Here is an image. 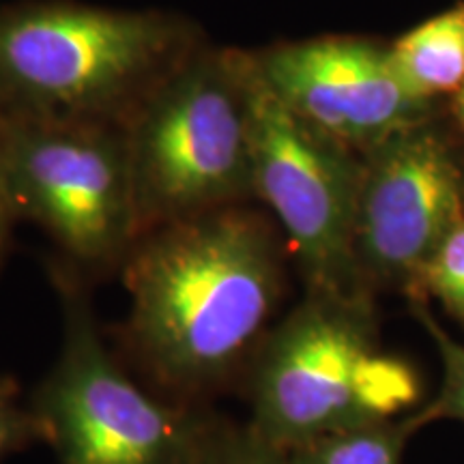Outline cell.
I'll return each instance as SVG.
<instances>
[{
	"label": "cell",
	"mask_w": 464,
	"mask_h": 464,
	"mask_svg": "<svg viewBox=\"0 0 464 464\" xmlns=\"http://www.w3.org/2000/svg\"><path fill=\"white\" fill-rule=\"evenodd\" d=\"M286 241L252 202L144 232L121 276L127 348L166 392L218 390L249 365L286 284Z\"/></svg>",
	"instance_id": "cell-1"
},
{
	"label": "cell",
	"mask_w": 464,
	"mask_h": 464,
	"mask_svg": "<svg viewBox=\"0 0 464 464\" xmlns=\"http://www.w3.org/2000/svg\"><path fill=\"white\" fill-rule=\"evenodd\" d=\"M205 42L191 17L166 9L0 5V114L125 131Z\"/></svg>",
	"instance_id": "cell-2"
},
{
	"label": "cell",
	"mask_w": 464,
	"mask_h": 464,
	"mask_svg": "<svg viewBox=\"0 0 464 464\" xmlns=\"http://www.w3.org/2000/svg\"><path fill=\"white\" fill-rule=\"evenodd\" d=\"M247 393V426L288 454L413 413L421 387L413 365L382 351L372 293L305 290L249 362Z\"/></svg>",
	"instance_id": "cell-3"
},
{
	"label": "cell",
	"mask_w": 464,
	"mask_h": 464,
	"mask_svg": "<svg viewBox=\"0 0 464 464\" xmlns=\"http://www.w3.org/2000/svg\"><path fill=\"white\" fill-rule=\"evenodd\" d=\"M256 95L252 50L207 39L144 103L125 130L140 237L254 202Z\"/></svg>",
	"instance_id": "cell-4"
},
{
	"label": "cell",
	"mask_w": 464,
	"mask_h": 464,
	"mask_svg": "<svg viewBox=\"0 0 464 464\" xmlns=\"http://www.w3.org/2000/svg\"><path fill=\"white\" fill-rule=\"evenodd\" d=\"M63 346L31 400L58 464H194L216 417L144 392L103 342L82 276L52 266Z\"/></svg>",
	"instance_id": "cell-5"
},
{
	"label": "cell",
	"mask_w": 464,
	"mask_h": 464,
	"mask_svg": "<svg viewBox=\"0 0 464 464\" xmlns=\"http://www.w3.org/2000/svg\"><path fill=\"white\" fill-rule=\"evenodd\" d=\"M0 188L80 276L121 271L140 237L123 130L0 114Z\"/></svg>",
	"instance_id": "cell-6"
},
{
	"label": "cell",
	"mask_w": 464,
	"mask_h": 464,
	"mask_svg": "<svg viewBox=\"0 0 464 464\" xmlns=\"http://www.w3.org/2000/svg\"><path fill=\"white\" fill-rule=\"evenodd\" d=\"M362 166L363 155L290 112L258 75L254 202H263L282 230L312 293H372L355 252Z\"/></svg>",
	"instance_id": "cell-7"
},
{
	"label": "cell",
	"mask_w": 464,
	"mask_h": 464,
	"mask_svg": "<svg viewBox=\"0 0 464 464\" xmlns=\"http://www.w3.org/2000/svg\"><path fill=\"white\" fill-rule=\"evenodd\" d=\"M464 219V168L426 121L404 127L363 155L355 252L372 293L411 297L445 237Z\"/></svg>",
	"instance_id": "cell-8"
},
{
	"label": "cell",
	"mask_w": 464,
	"mask_h": 464,
	"mask_svg": "<svg viewBox=\"0 0 464 464\" xmlns=\"http://www.w3.org/2000/svg\"><path fill=\"white\" fill-rule=\"evenodd\" d=\"M263 84L307 125L359 155L426 121L428 102L400 78L390 45L327 37L252 50Z\"/></svg>",
	"instance_id": "cell-9"
},
{
	"label": "cell",
	"mask_w": 464,
	"mask_h": 464,
	"mask_svg": "<svg viewBox=\"0 0 464 464\" xmlns=\"http://www.w3.org/2000/svg\"><path fill=\"white\" fill-rule=\"evenodd\" d=\"M402 82L423 102L464 86V7L421 22L390 45Z\"/></svg>",
	"instance_id": "cell-10"
},
{
	"label": "cell",
	"mask_w": 464,
	"mask_h": 464,
	"mask_svg": "<svg viewBox=\"0 0 464 464\" xmlns=\"http://www.w3.org/2000/svg\"><path fill=\"white\" fill-rule=\"evenodd\" d=\"M409 415L329 434L288 451V458L293 464H402L404 445L415 432Z\"/></svg>",
	"instance_id": "cell-11"
},
{
	"label": "cell",
	"mask_w": 464,
	"mask_h": 464,
	"mask_svg": "<svg viewBox=\"0 0 464 464\" xmlns=\"http://www.w3.org/2000/svg\"><path fill=\"white\" fill-rule=\"evenodd\" d=\"M411 305H413L421 327L434 340V346H437L440 357V368H443V379H440L437 396L426 406L413 411L409 420L415 430H420L426 423L443 420L464 423V344L451 338L440 327L432 312L428 310L426 301H411Z\"/></svg>",
	"instance_id": "cell-12"
},
{
	"label": "cell",
	"mask_w": 464,
	"mask_h": 464,
	"mask_svg": "<svg viewBox=\"0 0 464 464\" xmlns=\"http://www.w3.org/2000/svg\"><path fill=\"white\" fill-rule=\"evenodd\" d=\"M437 299L464 327V219L445 237L428 263L411 301Z\"/></svg>",
	"instance_id": "cell-13"
},
{
	"label": "cell",
	"mask_w": 464,
	"mask_h": 464,
	"mask_svg": "<svg viewBox=\"0 0 464 464\" xmlns=\"http://www.w3.org/2000/svg\"><path fill=\"white\" fill-rule=\"evenodd\" d=\"M194 464H293L286 451L274 448L252 428L213 420Z\"/></svg>",
	"instance_id": "cell-14"
},
{
	"label": "cell",
	"mask_w": 464,
	"mask_h": 464,
	"mask_svg": "<svg viewBox=\"0 0 464 464\" xmlns=\"http://www.w3.org/2000/svg\"><path fill=\"white\" fill-rule=\"evenodd\" d=\"M39 439L42 437L31 404H24L14 379L0 376V460Z\"/></svg>",
	"instance_id": "cell-15"
},
{
	"label": "cell",
	"mask_w": 464,
	"mask_h": 464,
	"mask_svg": "<svg viewBox=\"0 0 464 464\" xmlns=\"http://www.w3.org/2000/svg\"><path fill=\"white\" fill-rule=\"evenodd\" d=\"M15 224L17 222H15L14 213H11L7 198H5V191H3V188H0V266H3L5 258H7L11 232H14Z\"/></svg>",
	"instance_id": "cell-16"
},
{
	"label": "cell",
	"mask_w": 464,
	"mask_h": 464,
	"mask_svg": "<svg viewBox=\"0 0 464 464\" xmlns=\"http://www.w3.org/2000/svg\"><path fill=\"white\" fill-rule=\"evenodd\" d=\"M456 97H458V112H460V119H462V123H464V86L456 92Z\"/></svg>",
	"instance_id": "cell-17"
}]
</instances>
